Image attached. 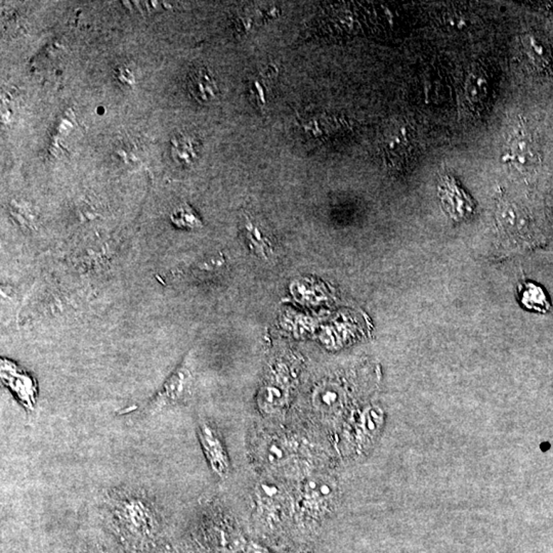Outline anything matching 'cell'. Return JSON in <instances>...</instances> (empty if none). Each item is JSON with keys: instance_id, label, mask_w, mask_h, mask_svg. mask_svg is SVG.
Here are the masks:
<instances>
[{"instance_id": "5b68a950", "label": "cell", "mask_w": 553, "mask_h": 553, "mask_svg": "<svg viewBox=\"0 0 553 553\" xmlns=\"http://www.w3.org/2000/svg\"><path fill=\"white\" fill-rule=\"evenodd\" d=\"M121 520L127 522L132 529L143 530L149 526L151 520V512L148 506L139 499L130 498L120 504Z\"/></svg>"}, {"instance_id": "52a82bcc", "label": "cell", "mask_w": 553, "mask_h": 553, "mask_svg": "<svg viewBox=\"0 0 553 553\" xmlns=\"http://www.w3.org/2000/svg\"><path fill=\"white\" fill-rule=\"evenodd\" d=\"M520 302L526 309L537 312H547L550 309L547 296L540 286L531 282H525L519 288Z\"/></svg>"}, {"instance_id": "9a60e30c", "label": "cell", "mask_w": 553, "mask_h": 553, "mask_svg": "<svg viewBox=\"0 0 553 553\" xmlns=\"http://www.w3.org/2000/svg\"><path fill=\"white\" fill-rule=\"evenodd\" d=\"M286 450L280 441H270L265 448V460L270 463H281L287 458Z\"/></svg>"}, {"instance_id": "ba28073f", "label": "cell", "mask_w": 553, "mask_h": 553, "mask_svg": "<svg viewBox=\"0 0 553 553\" xmlns=\"http://www.w3.org/2000/svg\"><path fill=\"white\" fill-rule=\"evenodd\" d=\"M172 155L177 162L190 164L196 159L195 142L191 137H177L172 143Z\"/></svg>"}, {"instance_id": "e0dca14e", "label": "cell", "mask_w": 553, "mask_h": 553, "mask_svg": "<svg viewBox=\"0 0 553 553\" xmlns=\"http://www.w3.org/2000/svg\"><path fill=\"white\" fill-rule=\"evenodd\" d=\"M446 20H447L448 24L453 28H456V29H461V28H464L466 26L464 19L459 15H456V14L455 15H450V17L446 19Z\"/></svg>"}, {"instance_id": "3957f363", "label": "cell", "mask_w": 553, "mask_h": 553, "mask_svg": "<svg viewBox=\"0 0 553 553\" xmlns=\"http://www.w3.org/2000/svg\"><path fill=\"white\" fill-rule=\"evenodd\" d=\"M335 486L326 478H312L303 487L302 502L305 510L319 512L325 510L333 500Z\"/></svg>"}, {"instance_id": "2e32d148", "label": "cell", "mask_w": 553, "mask_h": 553, "mask_svg": "<svg viewBox=\"0 0 553 553\" xmlns=\"http://www.w3.org/2000/svg\"><path fill=\"white\" fill-rule=\"evenodd\" d=\"M513 153L522 164H527L532 158L531 144L526 137L515 139L513 143Z\"/></svg>"}, {"instance_id": "ac0fdd59", "label": "cell", "mask_w": 553, "mask_h": 553, "mask_svg": "<svg viewBox=\"0 0 553 553\" xmlns=\"http://www.w3.org/2000/svg\"><path fill=\"white\" fill-rule=\"evenodd\" d=\"M550 204H552V211H553V194H552V201H550Z\"/></svg>"}, {"instance_id": "7a4b0ae2", "label": "cell", "mask_w": 553, "mask_h": 553, "mask_svg": "<svg viewBox=\"0 0 553 553\" xmlns=\"http://www.w3.org/2000/svg\"><path fill=\"white\" fill-rule=\"evenodd\" d=\"M192 380V371L189 368L188 363L184 362L163 384L162 389L154 400L152 409L160 411L167 406L179 402L188 393Z\"/></svg>"}, {"instance_id": "5bb4252c", "label": "cell", "mask_w": 553, "mask_h": 553, "mask_svg": "<svg viewBox=\"0 0 553 553\" xmlns=\"http://www.w3.org/2000/svg\"><path fill=\"white\" fill-rule=\"evenodd\" d=\"M486 90L487 84L484 77L473 74L468 78V84H466V92L473 101L482 100L483 95L486 93Z\"/></svg>"}, {"instance_id": "277c9868", "label": "cell", "mask_w": 553, "mask_h": 553, "mask_svg": "<svg viewBox=\"0 0 553 553\" xmlns=\"http://www.w3.org/2000/svg\"><path fill=\"white\" fill-rule=\"evenodd\" d=\"M189 90L196 101L209 104L218 99L219 88L216 79L206 68H198L189 76Z\"/></svg>"}, {"instance_id": "30bf717a", "label": "cell", "mask_w": 553, "mask_h": 553, "mask_svg": "<svg viewBox=\"0 0 553 553\" xmlns=\"http://www.w3.org/2000/svg\"><path fill=\"white\" fill-rule=\"evenodd\" d=\"M170 218L177 228L195 230V228H202L203 226L202 221L196 216L194 210L186 204L181 205L174 209Z\"/></svg>"}, {"instance_id": "9c48e42d", "label": "cell", "mask_w": 553, "mask_h": 553, "mask_svg": "<svg viewBox=\"0 0 553 553\" xmlns=\"http://www.w3.org/2000/svg\"><path fill=\"white\" fill-rule=\"evenodd\" d=\"M409 139L405 132V128L391 132L387 135L386 151L389 159H396L405 155V152L409 146Z\"/></svg>"}, {"instance_id": "8992f818", "label": "cell", "mask_w": 553, "mask_h": 553, "mask_svg": "<svg viewBox=\"0 0 553 553\" xmlns=\"http://www.w3.org/2000/svg\"><path fill=\"white\" fill-rule=\"evenodd\" d=\"M242 233H243L245 241L254 254L260 258H267L270 253H272L270 240L263 235L260 228L248 216L244 219Z\"/></svg>"}, {"instance_id": "6da1fadb", "label": "cell", "mask_w": 553, "mask_h": 553, "mask_svg": "<svg viewBox=\"0 0 553 553\" xmlns=\"http://www.w3.org/2000/svg\"><path fill=\"white\" fill-rule=\"evenodd\" d=\"M198 438L211 470L219 478L228 477L231 468L230 458L218 431L211 423L203 422L198 428Z\"/></svg>"}, {"instance_id": "4fadbf2b", "label": "cell", "mask_w": 553, "mask_h": 553, "mask_svg": "<svg viewBox=\"0 0 553 553\" xmlns=\"http://www.w3.org/2000/svg\"><path fill=\"white\" fill-rule=\"evenodd\" d=\"M339 394L335 391V387H323L320 389L315 396V402L322 409H333L339 402Z\"/></svg>"}, {"instance_id": "8fae6325", "label": "cell", "mask_w": 553, "mask_h": 553, "mask_svg": "<svg viewBox=\"0 0 553 553\" xmlns=\"http://www.w3.org/2000/svg\"><path fill=\"white\" fill-rule=\"evenodd\" d=\"M500 221L510 232H520L527 226L526 216L513 205H506L501 209Z\"/></svg>"}, {"instance_id": "7c38bea8", "label": "cell", "mask_w": 553, "mask_h": 553, "mask_svg": "<svg viewBox=\"0 0 553 553\" xmlns=\"http://www.w3.org/2000/svg\"><path fill=\"white\" fill-rule=\"evenodd\" d=\"M265 78H267L265 74L261 73L260 75L258 74V76L251 79V86H249L252 101L256 102L258 107L263 106L267 102L268 88L267 81L265 80Z\"/></svg>"}]
</instances>
